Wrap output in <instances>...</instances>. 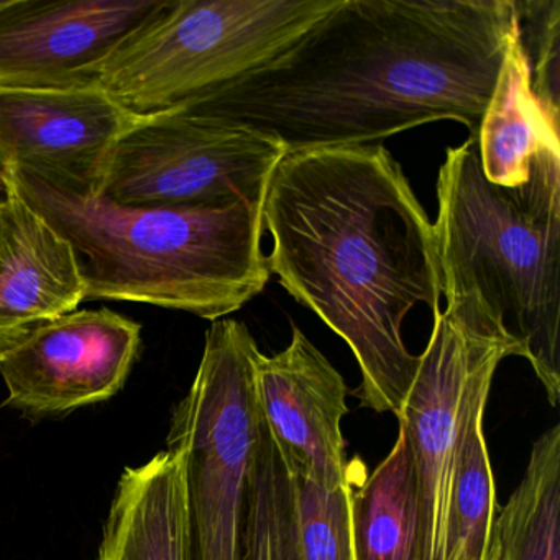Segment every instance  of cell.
<instances>
[{
    "label": "cell",
    "instance_id": "obj_1",
    "mask_svg": "<svg viewBox=\"0 0 560 560\" xmlns=\"http://www.w3.org/2000/svg\"><path fill=\"white\" fill-rule=\"evenodd\" d=\"M516 31L514 0H339L277 57L173 113L248 127L287 153L439 120L477 137Z\"/></svg>",
    "mask_w": 560,
    "mask_h": 560
},
{
    "label": "cell",
    "instance_id": "obj_2",
    "mask_svg": "<svg viewBox=\"0 0 560 560\" xmlns=\"http://www.w3.org/2000/svg\"><path fill=\"white\" fill-rule=\"evenodd\" d=\"M270 275L355 355L363 408L398 416L419 355L402 337L412 307L441 301L434 231L382 145L288 152L261 201Z\"/></svg>",
    "mask_w": 560,
    "mask_h": 560
},
{
    "label": "cell",
    "instance_id": "obj_3",
    "mask_svg": "<svg viewBox=\"0 0 560 560\" xmlns=\"http://www.w3.org/2000/svg\"><path fill=\"white\" fill-rule=\"evenodd\" d=\"M432 231L445 310L513 340L559 405L560 150L504 188L485 178L475 137L448 149Z\"/></svg>",
    "mask_w": 560,
    "mask_h": 560
},
{
    "label": "cell",
    "instance_id": "obj_4",
    "mask_svg": "<svg viewBox=\"0 0 560 560\" xmlns=\"http://www.w3.org/2000/svg\"><path fill=\"white\" fill-rule=\"evenodd\" d=\"M9 185L77 257L84 301L117 300L222 319L270 280L261 206H127L9 168Z\"/></svg>",
    "mask_w": 560,
    "mask_h": 560
},
{
    "label": "cell",
    "instance_id": "obj_5",
    "mask_svg": "<svg viewBox=\"0 0 560 560\" xmlns=\"http://www.w3.org/2000/svg\"><path fill=\"white\" fill-rule=\"evenodd\" d=\"M339 0H166L101 70L136 117L173 113L277 57Z\"/></svg>",
    "mask_w": 560,
    "mask_h": 560
},
{
    "label": "cell",
    "instance_id": "obj_6",
    "mask_svg": "<svg viewBox=\"0 0 560 560\" xmlns=\"http://www.w3.org/2000/svg\"><path fill=\"white\" fill-rule=\"evenodd\" d=\"M245 324L219 319L188 395L173 411L168 447L182 454L192 560H242L248 474L260 411Z\"/></svg>",
    "mask_w": 560,
    "mask_h": 560
},
{
    "label": "cell",
    "instance_id": "obj_7",
    "mask_svg": "<svg viewBox=\"0 0 560 560\" xmlns=\"http://www.w3.org/2000/svg\"><path fill=\"white\" fill-rule=\"evenodd\" d=\"M415 382L402 401L419 500V560H445L452 497L462 451L483 419L498 366L516 343L439 310Z\"/></svg>",
    "mask_w": 560,
    "mask_h": 560
},
{
    "label": "cell",
    "instance_id": "obj_8",
    "mask_svg": "<svg viewBox=\"0 0 560 560\" xmlns=\"http://www.w3.org/2000/svg\"><path fill=\"white\" fill-rule=\"evenodd\" d=\"M284 155L277 139L248 127L160 114L120 137L100 195L127 206H261Z\"/></svg>",
    "mask_w": 560,
    "mask_h": 560
},
{
    "label": "cell",
    "instance_id": "obj_9",
    "mask_svg": "<svg viewBox=\"0 0 560 560\" xmlns=\"http://www.w3.org/2000/svg\"><path fill=\"white\" fill-rule=\"evenodd\" d=\"M140 329L107 307L37 324L0 353L8 405L31 416H60L113 398L136 362Z\"/></svg>",
    "mask_w": 560,
    "mask_h": 560
},
{
    "label": "cell",
    "instance_id": "obj_10",
    "mask_svg": "<svg viewBox=\"0 0 560 560\" xmlns=\"http://www.w3.org/2000/svg\"><path fill=\"white\" fill-rule=\"evenodd\" d=\"M166 0H4L0 90L94 86L117 48Z\"/></svg>",
    "mask_w": 560,
    "mask_h": 560
},
{
    "label": "cell",
    "instance_id": "obj_11",
    "mask_svg": "<svg viewBox=\"0 0 560 560\" xmlns=\"http://www.w3.org/2000/svg\"><path fill=\"white\" fill-rule=\"evenodd\" d=\"M132 116L97 84L68 90H0V159L44 182L100 195Z\"/></svg>",
    "mask_w": 560,
    "mask_h": 560
},
{
    "label": "cell",
    "instance_id": "obj_12",
    "mask_svg": "<svg viewBox=\"0 0 560 560\" xmlns=\"http://www.w3.org/2000/svg\"><path fill=\"white\" fill-rule=\"evenodd\" d=\"M347 395L342 375L296 326L287 349L255 357L258 411L288 470L326 490L352 480L340 428Z\"/></svg>",
    "mask_w": 560,
    "mask_h": 560
},
{
    "label": "cell",
    "instance_id": "obj_13",
    "mask_svg": "<svg viewBox=\"0 0 560 560\" xmlns=\"http://www.w3.org/2000/svg\"><path fill=\"white\" fill-rule=\"evenodd\" d=\"M83 301L73 248L8 183L0 199V317L34 327Z\"/></svg>",
    "mask_w": 560,
    "mask_h": 560
},
{
    "label": "cell",
    "instance_id": "obj_14",
    "mask_svg": "<svg viewBox=\"0 0 560 560\" xmlns=\"http://www.w3.org/2000/svg\"><path fill=\"white\" fill-rule=\"evenodd\" d=\"M100 560H192L185 465L175 448L120 477Z\"/></svg>",
    "mask_w": 560,
    "mask_h": 560
},
{
    "label": "cell",
    "instance_id": "obj_15",
    "mask_svg": "<svg viewBox=\"0 0 560 560\" xmlns=\"http://www.w3.org/2000/svg\"><path fill=\"white\" fill-rule=\"evenodd\" d=\"M475 139L485 178L504 188L529 179L530 163L540 150H560L559 129L547 119L530 88L520 31L514 32L504 51Z\"/></svg>",
    "mask_w": 560,
    "mask_h": 560
},
{
    "label": "cell",
    "instance_id": "obj_16",
    "mask_svg": "<svg viewBox=\"0 0 560 560\" xmlns=\"http://www.w3.org/2000/svg\"><path fill=\"white\" fill-rule=\"evenodd\" d=\"M355 560H419V500L405 429L376 470L352 490Z\"/></svg>",
    "mask_w": 560,
    "mask_h": 560
},
{
    "label": "cell",
    "instance_id": "obj_17",
    "mask_svg": "<svg viewBox=\"0 0 560 560\" xmlns=\"http://www.w3.org/2000/svg\"><path fill=\"white\" fill-rule=\"evenodd\" d=\"M494 560H560V425L530 451L523 478L498 514Z\"/></svg>",
    "mask_w": 560,
    "mask_h": 560
},
{
    "label": "cell",
    "instance_id": "obj_18",
    "mask_svg": "<svg viewBox=\"0 0 560 560\" xmlns=\"http://www.w3.org/2000/svg\"><path fill=\"white\" fill-rule=\"evenodd\" d=\"M242 560H301L294 478L261 415L248 474Z\"/></svg>",
    "mask_w": 560,
    "mask_h": 560
},
{
    "label": "cell",
    "instance_id": "obj_19",
    "mask_svg": "<svg viewBox=\"0 0 560 560\" xmlns=\"http://www.w3.org/2000/svg\"><path fill=\"white\" fill-rule=\"evenodd\" d=\"M498 514L497 487L481 419L471 428L462 451L445 560H494Z\"/></svg>",
    "mask_w": 560,
    "mask_h": 560
},
{
    "label": "cell",
    "instance_id": "obj_20",
    "mask_svg": "<svg viewBox=\"0 0 560 560\" xmlns=\"http://www.w3.org/2000/svg\"><path fill=\"white\" fill-rule=\"evenodd\" d=\"M294 478V477H293ZM301 560H355L352 480L336 490L294 478Z\"/></svg>",
    "mask_w": 560,
    "mask_h": 560
},
{
    "label": "cell",
    "instance_id": "obj_21",
    "mask_svg": "<svg viewBox=\"0 0 560 560\" xmlns=\"http://www.w3.org/2000/svg\"><path fill=\"white\" fill-rule=\"evenodd\" d=\"M520 40L529 65L530 88L544 114L559 129L560 2H514Z\"/></svg>",
    "mask_w": 560,
    "mask_h": 560
},
{
    "label": "cell",
    "instance_id": "obj_22",
    "mask_svg": "<svg viewBox=\"0 0 560 560\" xmlns=\"http://www.w3.org/2000/svg\"><path fill=\"white\" fill-rule=\"evenodd\" d=\"M28 330H31V327L0 317V353L5 352L9 347L19 342Z\"/></svg>",
    "mask_w": 560,
    "mask_h": 560
},
{
    "label": "cell",
    "instance_id": "obj_23",
    "mask_svg": "<svg viewBox=\"0 0 560 560\" xmlns=\"http://www.w3.org/2000/svg\"><path fill=\"white\" fill-rule=\"evenodd\" d=\"M9 168L4 160L0 159V199L8 195Z\"/></svg>",
    "mask_w": 560,
    "mask_h": 560
},
{
    "label": "cell",
    "instance_id": "obj_24",
    "mask_svg": "<svg viewBox=\"0 0 560 560\" xmlns=\"http://www.w3.org/2000/svg\"><path fill=\"white\" fill-rule=\"evenodd\" d=\"M2 2H4V0H0V5H2Z\"/></svg>",
    "mask_w": 560,
    "mask_h": 560
}]
</instances>
